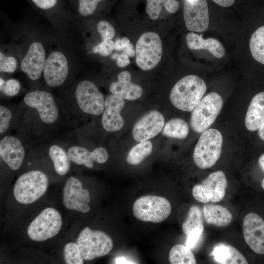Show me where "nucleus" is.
<instances>
[{"instance_id": "obj_1", "label": "nucleus", "mask_w": 264, "mask_h": 264, "mask_svg": "<svg viewBox=\"0 0 264 264\" xmlns=\"http://www.w3.org/2000/svg\"><path fill=\"white\" fill-rule=\"evenodd\" d=\"M206 89V85L202 79L194 75H187L173 87L170 100L177 109L191 112L203 98Z\"/></svg>"}, {"instance_id": "obj_2", "label": "nucleus", "mask_w": 264, "mask_h": 264, "mask_svg": "<svg viewBox=\"0 0 264 264\" xmlns=\"http://www.w3.org/2000/svg\"><path fill=\"white\" fill-rule=\"evenodd\" d=\"M48 186L46 175L39 170H33L21 175L13 188V195L20 203H32L46 192Z\"/></svg>"}, {"instance_id": "obj_3", "label": "nucleus", "mask_w": 264, "mask_h": 264, "mask_svg": "<svg viewBox=\"0 0 264 264\" xmlns=\"http://www.w3.org/2000/svg\"><path fill=\"white\" fill-rule=\"evenodd\" d=\"M222 143V136L218 130L208 129L202 132L193 153L196 165L202 169L212 167L220 157Z\"/></svg>"}, {"instance_id": "obj_4", "label": "nucleus", "mask_w": 264, "mask_h": 264, "mask_svg": "<svg viewBox=\"0 0 264 264\" xmlns=\"http://www.w3.org/2000/svg\"><path fill=\"white\" fill-rule=\"evenodd\" d=\"M223 99L212 92L202 98L191 113L190 125L192 130L202 133L215 122L223 106Z\"/></svg>"}, {"instance_id": "obj_5", "label": "nucleus", "mask_w": 264, "mask_h": 264, "mask_svg": "<svg viewBox=\"0 0 264 264\" xmlns=\"http://www.w3.org/2000/svg\"><path fill=\"white\" fill-rule=\"evenodd\" d=\"M76 243L83 259L87 261L107 255L113 247L112 239L108 234L102 231L91 230L89 227L81 231Z\"/></svg>"}, {"instance_id": "obj_6", "label": "nucleus", "mask_w": 264, "mask_h": 264, "mask_svg": "<svg viewBox=\"0 0 264 264\" xmlns=\"http://www.w3.org/2000/svg\"><path fill=\"white\" fill-rule=\"evenodd\" d=\"M171 205L166 198L148 195L135 201L132 206L134 216L144 222L159 223L165 220L171 212Z\"/></svg>"}, {"instance_id": "obj_7", "label": "nucleus", "mask_w": 264, "mask_h": 264, "mask_svg": "<svg viewBox=\"0 0 264 264\" xmlns=\"http://www.w3.org/2000/svg\"><path fill=\"white\" fill-rule=\"evenodd\" d=\"M162 53V42L155 32H147L138 38L135 46V60L143 70H149L159 63Z\"/></svg>"}, {"instance_id": "obj_8", "label": "nucleus", "mask_w": 264, "mask_h": 264, "mask_svg": "<svg viewBox=\"0 0 264 264\" xmlns=\"http://www.w3.org/2000/svg\"><path fill=\"white\" fill-rule=\"evenodd\" d=\"M62 225V219L60 213L53 208L47 207L30 223L27 233L32 240L42 242L57 235Z\"/></svg>"}, {"instance_id": "obj_9", "label": "nucleus", "mask_w": 264, "mask_h": 264, "mask_svg": "<svg viewBox=\"0 0 264 264\" xmlns=\"http://www.w3.org/2000/svg\"><path fill=\"white\" fill-rule=\"evenodd\" d=\"M227 187L225 174L218 171L210 174L200 184L194 186L192 194L195 199L201 203L218 202L224 198Z\"/></svg>"}, {"instance_id": "obj_10", "label": "nucleus", "mask_w": 264, "mask_h": 264, "mask_svg": "<svg viewBox=\"0 0 264 264\" xmlns=\"http://www.w3.org/2000/svg\"><path fill=\"white\" fill-rule=\"evenodd\" d=\"M75 94L77 103L83 112L94 115H99L103 112L104 96L92 82H80L76 86Z\"/></svg>"}, {"instance_id": "obj_11", "label": "nucleus", "mask_w": 264, "mask_h": 264, "mask_svg": "<svg viewBox=\"0 0 264 264\" xmlns=\"http://www.w3.org/2000/svg\"><path fill=\"white\" fill-rule=\"evenodd\" d=\"M23 100L26 105L38 111L40 119L44 123L51 124L57 120L58 108L50 92L38 90L30 91L25 94Z\"/></svg>"}, {"instance_id": "obj_12", "label": "nucleus", "mask_w": 264, "mask_h": 264, "mask_svg": "<svg viewBox=\"0 0 264 264\" xmlns=\"http://www.w3.org/2000/svg\"><path fill=\"white\" fill-rule=\"evenodd\" d=\"M89 191L83 189L82 183L76 177H70L63 190V204L67 209L86 213L90 210Z\"/></svg>"}, {"instance_id": "obj_13", "label": "nucleus", "mask_w": 264, "mask_h": 264, "mask_svg": "<svg viewBox=\"0 0 264 264\" xmlns=\"http://www.w3.org/2000/svg\"><path fill=\"white\" fill-rule=\"evenodd\" d=\"M164 124V117L160 111L150 110L134 124L132 130L133 138L138 142L151 139L162 132Z\"/></svg>"}, {"instance_id": "obj_14", "label": "nucleus", "mask_w": 264, "mask_h": 264, "mask_svg": "<svg viewBox=\"0 0 264 264\" xmlns=\"http://www.w3.org/2000/svg\"><path fill=\"white\" fill-rule=\"evenodd\" d=\"M183 17L188 30L197 32L206 30L209 23L206 0H185Z\"/></svg>"}, {"instance_id": "obj_15", "label": "nucleus", "mask_w": 264, "mask_h": 264, "mask_svg": "<svg viewBox=\"0 0 264 264\" xmlns=\"http://www.w3.org/2000/svg\"><path fill=\"white\" fill-rule=\"evenodd\" d=\"M68 71L66 56L61 51H53L46 59L43 70L44 79L49 86L59 87L66 79Z\"/></svg>"}, {"instance_id": "obj_16", "label": "nucleus", "mask_w": 264, "mask_h": 264, "mask_svg": "<svg viewBox=\"0 0 264 264\" xmlns=\"http://www.w3.org/2000/svg\"><path fill=\"white\" fill-rule=\"evenodd\" d=\"M242 229L249 247L256 253L264 254V220L255 213H249L244 218Z\"/></svg>"}, {"instance_id": "obj_17", "label": "nucleus", "mask_w": 264, "mask_h": 264, "mask_svg": "<svg viewBox=\"0 0 264 264\" xmlns=\"http://www.w3.org/2000/svg\"><path fill=\"white\" fill-rule=\"evenodd\" d=\"M46 59L45 51L42 43L33 42L21 62V68L29 79L37 80L43 73Z\"/></svg>"}, {"instance_id": "obj_18", "label": "nucleus", "mask_w": 264, "mask_h": 264, "mask_svg": "<svg viewBox=\"0 0 264 264\" xmlns=\"http://www.w3.org/2000/svg\"><path fill=\"white\" fill-rule=\"evenodd\" d=\"M125 106L124 99L115 95L109 96L105 101L102 123L104 129L108 132L120 130L124 121L120 112Z\"/></svg>"}, {"instance_id": "obj_19", "label": "nucleus", "mask_w": 264, "mask_h": 264, "mask_svg": "<svg viewBox=\"0 0 264 264\" xmlns=\"http://www.w3.org/2000/svg\"><path fill=\"white\" fill-rule=\"evenodd\" d=\"M0 155L8 167L15 171L22 163L25 150L19 139L12 136H6L0 141Z\"/></svg>"}, {"instance_id": "obj_20", "label": "nucleus", "mask_w": 264, "mask_h": 264, "mask_svg": "<svg viewBox=\"0 0 264 264\" xmlns=\"http://www.w3.org/2000/svg\"><path fill=\"white\" fill-rule=\"evenodd\" d=\"M70 161L77 165H84L88 168L93 167V162L99 164L105 163L108 158L109 154L105 148L99 147L90 152L85 148L74 146L67 151Z\"/></svg>"}, {"instance_id": "obj_21", "label": "nucleus", "mask_w": 264, "mask_h": 264, "mask_svg": "<svg viewBox=\"0 0 264 264\" xmlns=\"http://www.w3.org/2000/svg\"><path fill=\"white\" fill-rule=\"evenodd\" d=\"M188 47L192 50L205 49L217 58H221L225 54V49L221 43L215 38L204 39L202 34L191 32L186 37Z\"/></svg>"}, {"instance_id": "obj_22", "label": "nucleus", "mask_w": 264, "mask_h": 264, "mask_svg": "<svg viewBox=\"0 0 264 264\" xmlns=\"http://www.w3.org/2000/svg\"><path fill=\"white\" fill-rule=\"evenodd\" d=\"M264 121V92L256 94L252 99L245 117V125L250 131H256Z\"/></svg>"}, {"instance_id": "obj_23", "label": "nucleus", "mask_w": 264, "mask_h": 264, "mask_svg": "<svg viewBox=\"0 0 264 264\" xmlns=\"http://www.w3.org/2000/svg\"><path fill=\"white\" fill-rule=\"evenodd\" d=\"M210 254L217 264H248L244 256L238 249L230 245L224 243L216 244Z\"/></svg>"}, {"instance_id": "obj_24", "label": "nucleus", "mask_w": 264, "mask_h": 264, "mask_svg": "<svg viewBox=\"0 0 264 264\" xmlns=\"http://www.w3.org/2000/svg\"><path fill=\"white\" fill-rule=\"evenodd\" d=\"M204 220L208 224L226 227L232 222L233 216L225 207L220 205L205 204L202 209Z\"/></svg>"}, {"instance_id": "obj_25", "label": "nucleus", "mask_w": 264, "mask_h": 264, "mask_svg": "<svg viewBox=\"0 0 264 264\" xmlns=\"http://www.w3.org/2000/svg\"><path fill=\"white\" fill-rule=\"evenodd\" d=\"M131 81L118 80L112 83L109 87L110 91L112 94L128 100H134L140 98L143 92L142 88Z\"/></svg>"}, {"instance_id": "obj_26", "label": "nucleus", "mask_w": 264, "mask_h": 264, "mask_svg": "<svg viewBox=\"0 0 264 264\" xmlns=\"http://www.w3.org/2000/svg\"><path fill=\"white\" fill-rule=\"evenodd\" d=\"M189 131L188 125L185 120L174 118L164 124L162 133L167 137L183 139L187 136Z\"/></svg>"}, {"instance_id": "obj_27", "label": "nucleus", "mask_w": 264, "mask_h": 264, "mask_svg": "<svg viewBox=\"0 0 264 264\" xmlns=\"http://www.w3.org/2000/svg\"><path fill=\"white\" fill-rule=\"evenodd\" d=\"M49 155L52 161L56 172L60 176H64L69 170L70 163L67 154L60 146H51L49 150Z\"/></svg>"}, {"instance_id": "obj_28", "label": "nucleus", "mask_w": 264, "mask_h": 264, "mask_svg": "<svg viewBox=\"0 0 264 264\" xmlns=\"http://www.w3.org/2000/svg\"><path fill=\"white\" fill-rule=\"evenodd\" d=\"M169 260L172 264H195L197 261L192 250L186 245L176 244L170 250Z\"/></svg>"}, {"instance_id": "obj_29", "label": "nucleus", "mask_w": 264, "mask_h": 264, "mask_svg": "<svg viewBox=\"0 0 264 264\" xmlns=\"http://www.w3.org/2000/svg\"><path fill=\"white\" fill-rule=\"evenodd\" d=\"M153 148V144L151 141L139 142L128 153L127 162L132 165L139 164L152 153Z\"/></svg>"}, {"instance_id": "obj_30", "label": "nucleus", "mask_w": 264, "mask_h": 264, "mask_svg": "<svg viewBox=\"0 0 264 264\" xmlns=\"http://www.w3.org/2000/svg\"><path fill=\"white\" fill-rule=\"evenodd\" d=\"M249 48L254 59L264 65V25L259 27L251 35Z\"/></svg>"}, {"instance_id": "obj_31", "label": "nucleus", "mask_w": 264, "mask_h": 264, "mask_svg": "<svg viewBox=\"0 0 264 264\" xmlns=\"http://www.w3.org/2000/svg\"><path fill=\"white\" fill-rule=\"evenodd\" d=\"M203 216V212L199 207L193 205L190 208L187 218L182 225L183 232L186 236L196 228L204 230Z\"/></svg>"}, {"instance_id": "obj_32", "label": "nucleus", "mask_w": 264, "mask_h": 264, "mask_svg": "<svg viewBox=\"0 0 264 264\" xmlns=\"http://www.w3.org/2000/svg\"><path fill=\"white\" fill-rule=\"evenodd\" d=\"M64 257L67 264H84V259L76 243L70 242L66 244L64 249Z\"/></svg>"}, {"instance_id": "obj_33", "label": "nucleus", "mask_w": 264, "mask_h": 264, "mask_svg": "<svg viewBox=\"0 0 264 264\" xmlns=\"http://www.w3.org/2000/svg\"><path fill=\"white\" fill-rule=\"evenodd\" d=\"M102 0H78V11L83 17H87L94 13L100 2Z\"/></svg>"}, {"instance_id": "obj_34", "label": "nucleus", "mask_w": 264, "mask_h": 264, "mask_svg": "<svg viewBox=\"0 0 264 264\" xmlns=\"http://www.w3.org/2000/svg\"><path fill=\"white\" fill-rule=\"evenodd\" d=\"M18 63L16 59L12 56H6L0 52V71L1 72L13 73L16 70Z\"/></svg>"}, {"instance_id": "obj_35", "label": "nucleus", "mask_w": 264, "mask_h": 264, "mask_svg": "<svg viewBox=\"0 0 264 264\" xmlns=\"http://www.w3.org/2000/svg\"><path fill=\"white\" fill-rule=\"evenodd\" d=\"M203 231L199 228L192 230L187 236L185 245L191 250L196 248L202 242Z\"/></svg>"}, {"instance_id": "obj_36", "label": "nucleus", "mask_w": 264, "mask_h": 264, "mask_svg": "<svg viewBox=\"0 0 264 264\" xmlns=\"http://www.w3.org/2000/svg\"><path fill=\"white\" fill-rule=\"evenodd\" d=\"M164 0H147L146 12L150 18L156 20L160 15Z\"/></svg>"}, {"instance_id": "obj_37", "label": "nucleus", "mask_w": 264, "mask_h": 264, "mask_svg": "<svg viewBox=\"0 0 264 264\" xmlns=\"http://www.w3.org/2000/svg\"><path fill=\"white\" fill-rule=\"evenodd\" d=\"M114 49V43L110 39L102 40L98 44L95 45L92 49L93 53H98L102 56L110 55Z\"/></svg>"}, {"instance_id": "obj_38", "label": "nucleus", "mask_w": 264, "mask_h": 264, "mask_svg": "<svg viewBox=\"0 0 264 264\" xmlns=\"http://www.w3.org/2000/svg\"><path fill=\"white\" fill-rule=\"evenodd\" d=\"M0 90L7 96H13L17 95L21 89L20 82L15 79H10L0 87Z\"/></svg>"}, {"instance_id": "obj_39", "label": "nucleus", "mask_w": 264, "mask_h": 264, "mask_svg": "<svg viewBox=\"0 0 264 264\" xmlns=\"http://www.w3.org/2000/svg\"><path fill=\"white\" fill-rule=\"evenodd\" d=\"M96 28L102 40H111L115 35L114 28L111 24L107 21L99 22L97 24Z\"/></svg>"}, {"instance_id": "obj_40", "label": "nucleus", "mask_w": 264, "mask_h": 264, "mask_svg": "<svg viewBox=\"0 0 264 264\" xmlns=\"http://www.w3.org/2000/svg\"><path fill=\"white\" fill-rule=\"evenodd\" d=\"M12 117L11 112L7 108L0 107V133H2L7 131L10 125V121Z\"/></svg>"}, {"instance_id": "obj_41", "label": "nucleus", "mask_w": 264, "mask_h": 264, "mask_svg": "<svg viewBox=\"0 0 264 264\" xmlns=\"http://www.w3.org/2000/svg\"><path fill=\"white\" fill-rule=\"evenodd\" d=\"M111 59L116 60V65L120 67H125L130 64L129 56L124 52L120 54H113L111 56Z\"/></svg>"}, {"instance_id": "obj_42", "label": "nucleus", "mask_w": 264, "mask_h": 264, "mask_svg": "<svg viewBox=\"0 0 264 264\" xmlns=\"http://www.w3.org/2000/svg\"><path fill=\"white\" fill-rule=\"evenodd\" d=\"M38 8L43 10H49L53 8L58 0H31Z\"/></svg>"}, {"instance_id": "obj_43", "label": "nucleus", "mask_w": 264, "mask_h": 264, "mask_svg": "<svg viewBox=\"0 0 264 264\" xmlns=\"http://www.w3.org/2000/svg\"><path fill=\"white\" fill-rule=\"evenodd\" d=\"M164 6L168 12L175 13L179 8V2L176 0H164Z\"/></svg>"}, {"instance_id": "obj_44", "label": "nucleus", "mask_w": 264, "mask_h": 264, "mask_svg": "<svg viewBox=\"0 0 264 264\" xmlns=\"http://www.w3.org/2000/svg\"><path fill=\"white\" fill-rule=\"evenodd\" d=\"M130 43V41L127 37L117 39L114 42V49L117 51L124 50Z\"/></svg>"}, {"instance_id": "obj_45", "label": "nucleus", "mask_w": 264, "mask_h": 264, "mask_svg": "<svg viewBox=\"0 0 264 264\" xmlns=\"http://www.w3.org/2000/svg\"><path fill=\"white\" fill-rule=\"evenodd\" d=\"M117 78L119 81L131 80L132 76L129 71H123L118 73Z\"/></svg>"}, {"instance_id": "obj_46", "label": "nucleus", "mask_w": 264, "mask_h": 264, "mask_svg": "<svg viewBox=\"0 0 264 264\" xmlns=\"http://www.w3.org/2000/svg\"><path fill=\"white\" fill-rule=\"evenodd\" d=\"M217 4L222 7H229L232 5L235 0H212Z\"/></svg>"}, {"instance_id": "obj_47", "label": "nucleus", "mask_w": 264, "mask_h": 264, "mask_svg": "<svg viewBox=\"0 0 264 264\" xmlns=\"http://www.w3.org/2000/svg\"><path fill=\"white\" fill-rule=\"evenodd\" d=\"M123 52L127 54L129 57H133L135 55V52L134 50L133 45L131 43H130L127 46Z\"/></svg>"}, {"instance_id": "obj_48", "label": "nucleus", "mask_w": 264, "mask_h": 264, "mask_svg": "<svg viewBox=\"0 0 264 264\" xmlns=\"http://www.w3.org/2000/svg\"><path fill=\"white\" fill-rule=\"evenodd\" d=\"M258 163L262 170L264 171V154H261L258 159ZM262 187L264 190V178L261 183Z\"/></svg>"}, {"instance_id": "obj_49", "label": "nucleus", "mask_w": 264, "mask_h": 264, "mask_svg": "<svg viewBox=\"0 0 264 264\" xmlns=\"http://www.w3.org/2000/svg\"><path fill=\"white\" fill-rule=\"evenodd\" d=\"M115 264H134L129 261L124 257H119L115 259L114 261Z\"/></svg>"}, {"instance_id": "obj_50", "label": "nucleus", "mask_w": 264, "mask_h": 264, "mask_svg": "<svg viewBox=\"0 0 264 264\" xmlns=\"http://www.w3.org/2000/svg\"><path fill=\"white\" fill-rule=\"evenodd\" d=\"M258 134L260 138L264 141V121L258 129Z\"/></svg>"}, {"instance_id": "obj_51", "label": "nucleus", "mask_w": 264, "mask_h": 264, "mask_svg": "<svg viewBox=\"0 0 264 264\" xmlns=\"http://www.w3.org/2000/svg\"><path fill=\"white\" fill-rule=\"evenodd\" d=\"M5 81H4L2 78H0V87L2 86L4 83H5Z\"/></svg>"}]
</instances>
